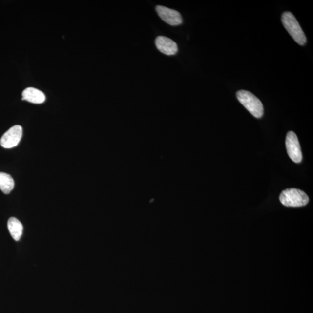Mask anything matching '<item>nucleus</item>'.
Returning a JSON list of instances; mask_svg holds the SVG:
<instances>
[{"mask_svg": "<svg viewBox=\"0 0 313 313\" xmlns=\"http://www.w3.org/2000/svg\"><path fill=\"white\" fill-rule=\"evenodd\" d=\"M280 200L284 206L289 207H300L307 205L309 198L304 191L297 188H287L280 194Z\"/></svg>", "mask_w": 313, "mask_h": 313, "instance_id": "7ed1b4c3", "label": "nucleus"}, {"mask_svg": "<svg viewBox=\"0 0 313 313\" xmlns=\"http://www.w3.org/2000/svg\"><path fill=\"white\" fill-rule=\"evenodd\" d=\"M286 148L288 156L293 162L300 163L302 161V153L298 138L295 133L292 131L288 132L286 141Z\"/></svg>", "mask_w": 313, "mask_h": 313, "instance_id": "20e7f679", "label": "nucleus"}, {"mask_svg": "<svg viewBox=\"0 0 313 313\" xmlns=\"http://www.w3.org/2000/svg\"><path fill=\"white\" fill-rule=\"evenodd\" d=\"M156 47L164 54L173 55L177 53L178 48L172 40L164 36H159L156 39Z\"/></svg>", "mask_w": 313, "mask_h": 313, "instance_id": "0eeeda50", "label": "nucleus"}, {"mask_svg": "<svg viewBox=\"0 0 313 313\" xmlns=\"http://www.w3.org/2000/svg\"><path fill=\"white\" fill-rule=\"evenodd\" d=\"M8 229L12 238L19 241L22 235L23 227L21 222L16 218L12 217L8 221Z\"/></svg>", "mask_w": 313, "mask_h": 313, "instance_id": "1a4fd4ad", "label": "nucleus"}, {"mask_svg": "<svg viewBox=\"0 0 313 313\" xmlns=\"http://www.w3.org/2000/svg\"><path fill=\"white\" fill-rule=\"evenodd\" d=\"M22 100L35 104L44 103L45 95L40 90L33 87L27 88L22 92Z\"/></svg>", "mask_w": 313, "mask_h": 313, "instance_id": "6e6552de", "label": "nucleus"}, {"mask_svg": "<svg viewBox=\"0 0 313 313\" xmlns=\"http://www.w3.org/2000/svg\"><path fill=\"white\" fill-rule=\"evenodd\" d=\"M15 183L10 175L0 172V189L4 194H7L13 190Z\"/></svg>", "mask_w": 313, "mask_h": 313, "instance_id": "9d476101", "label": "nucleus"}, {"mask_svg": "<svg viewBox=\"0 0 313 313\" xmlns=\"http://www.w3.org/2000/svg\"><path fill=\"white\" fill-rule=\"evenodd\" d=\"M237 97L240 103L254 117L258 119L262 117L264 112L263 104L255 95L249 91L240 90L237 93Z\"/></svg>", "mask_w": 313, "mask_h": 313, "instance_id": "f03ea898", "label": "nucleus"}, {"mask_svg": "<svg viewBox=\"0 0 313 313\" xmlns=\"http://www.w3.org/2000/svg\"><path fill=\"white\" fill-rule=\"evenodd\" d=\"M22 127L15 125L5 133L0 140L2 147L11 148L17 146L22 137Z\"/></svg>", "mask_w": 313, "mask_h": 313, "instance_id": "39448f33", "label": "nucleus"}, {"mask_svg": "<svg viewBox=\"0 0 313 313\" xmlns=\"http://www.w3.org/2000/svg\"><path fill=\"white\" fill-rule=\"evenodd\" d=\"M156 9L161 20L167 24L171 26H177L182 24V18L181 14L177 11L161 5L157 6Z\"/></svg>", "mask_w": 313, "mask_h": 313, "instance_id": "423d86ee", "label": "nucleus"}, {"mask_svg": "<svg viewBox=\"0 0 313 313\" xmlns=\"http://www.w3.org/2000/svg\"><path fill=\"white\" fill-rule=\"evenodd\" d=\"M281 20L287 32L297 44L304 45L307 42L305 34L294 15L290 12H284Z\"/></svg>", "mask_w": 313, "mask_h": 313, "instance_id": "f257e3e1", "label": "nucleus"}]
</instances>
